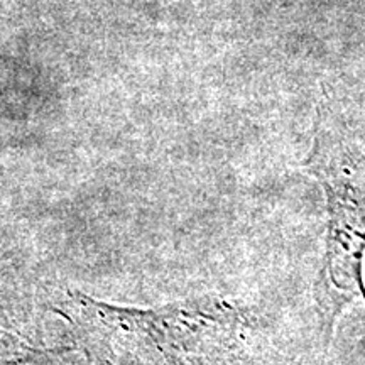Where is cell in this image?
Here are the masks:
<instances>
[{"label": "cell", "mask_w": 365, "mask_h": 365, "mask_svg": "<svg viewBox=\"0 0 365 365\" xmlns=\"http://www.w3.org/2000/svg\"><path fill=\"white\" fill-rule=\"evenodd\" d=\"M54 313L93 365H245L255 346L249 313L218 296L134 308L66 291Z\"/></svg>", "instance_id": "6da1fadb"}, {"label": "cell", "mask_w": 365, "mask_h": 365, "mask_svg": "<svg viewBox=\"0 0 365 365\" xmlns=\"http://www.w3.org/2000/svg\"><path fill=\"white\" fill-rule=\"evenodd\" d=\"M304 170L327 195L325 255L317 281V304L325 340L350 304H365V143L323 102Z\"/></svg>", "instance_id": "7a4b0ae2"}]
</instances>
